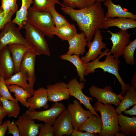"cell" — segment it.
I'll return each mask as SVG.
<instances>
[{"instance_id":"obj_1","label":"cell","mask_w":136,"mask_h":136,"mask_svg":"<svg viewBox=\"0 0 136 136\" xmlns=\"http://www.w3.org/2000/svg\"><path fill=\"white\" fill-rule=\"evenodd\" d=\"M65 14L77 23L85 35L87 42L91 41L96 31L100 29L105 19L101 2H96L88 7L78 9L64 6L61 8Z\"/></svg>"},{"instance_id":"obj_2","label":"cell","mask_w":136,"mask_h":136,"mask_svg":"<svg viewBox=\"0 0 136 136\" xmlns=\"http://www.w3.org/2000/svg\"><path fill=\"white\" fill-rule=\"evenodd\" d=\"M110 51L109 49H106L98 58L92 62L86 63L87 68L85 76L94 73L96 69H101L104 72H108L116 77L121 85V93L122 95H125L130 85L128 84H126L124 82L119 74V64L121 63L120 61L111 55Z\"/></svg>"},{"instance_id":"obj_3","label":"cell","mask_w":136,"mask_h":136,"mask_svg":"<svg viewBox=\"0 0 136 136\" xmlns=\"http://www.w3.org/2000/svg\"><path fill=\"white\" fill-rule=\"evenodd\" d=\"M96 112L100 113L102 127L99 136H121L118 123V114L112 104H103L97 101L94 105Z\"/></svg>"},{"instance_id":"obj_4","label":"cell","mask_w":136,"mask_h":136,"mask_svg":"<svg viewBox=\"0 0 136 136\" xmlns=\"http://www.w3.org/2000/svg\"><path fill=\"white\" fill-rule=\"evenodd\" d=\"M27 18L28 22L45 36L49 38L53 37L52 33L55 26L49 12L34 10L30 7L28 10Z\"/></svg>"},{"instance_id":"obj_5","label":"cell","mask_w":136,"mask_h":136,"mask_svg":"<svg viewBox=\"0 0 136 136\" xmlns=\"http://www.w3.org/2000/svg\"><path fill=\"white\" fill-rule=\"evenodd\" d=\"M23 28L25 30V38L33 47L38 55L50 56L51 53L45 35L27 22Z\"/></svg>"},{"instance_id":"obj_6","label":"cell","mask_w":136,"mask_h":136,"mask_svg":"<svg viewBox=\"0 0 136 136\" xmlns=\"http://www.w3.org/2000/svg\"><path fill=\"white\" fill-rule=\"evenodd\" d=\"M11 20L1 29L0 33V50L8 45L18 44L24 45L33 49L32 45L21 34L20 29Z\"/></svg>"},{"instance_id":"obj_7","label":"cell","mask_w":136,"mask_h":136,"mask_svg":"<svg viewBox=\"0 0 136 136\" xmlns=\"http://www.w3.org/2000/svg\"><path fill=\"white\" fill-rule=\"evenodd\" d=\"M65 109V106L62 103L54 102L49 109L41 111L28 110L25 113L32 120L43 121L45 123L53 125L57 118Z\"/></svg>"},{"instance_id":"obj_8","label":"cell","mask_w":136,"mask_h":136,"mask_svg":"<svg viewBox=\"0 0 136 136\" xmlns=\"http://www.w3.org/2000/svg\"><path fill=\"white\" fill-rule=\"evenodd\" d=\"M89 91L90 95L95 97L98 102L104 104H113L117 107L123 97L121 93L119 94L115 93L113 91L112 87L109 85L102 88L93 85L89 88Z\"/></svg>"},{"instance_id":"obj_9","label":"cell","mask_w":136,"mask_h":136,"mask_svg":"<svg viewBox=\"0 0 136 136\" xmlns=\"http://www.w3.org/2000/svg\"><path fill=\"white\" fill-rule=\"evenodd\" d=\"M38 54L35 50L30 49L24 54L21 61L20 69L26 74L29 86L28 92L32 96L35 90L33 86L36 81L35 65L36 57Z\"/></svg>"},{"instance_id":"obj_10","label":"cell","mask_w":136,"mask_h":136,"mask_svg":"<svg viewBox=\"0 0 136 136\" xmlns=\"http://www.w3.org/2000/svg\"><path fill=\"white\" fill-rule=\"evenodd\" d=\"M67 84L70 96H73L79 100L80 103L83 104L86 108L91 112L93 114L100 117L90 103V101L93 100V97L86 96L82 91V89L85 87L84 82L81 81L79 82L77 78L75 77L70 80Z\"/></svg>"},{"instance_id":"obj_11","label":"cell","mask_w":136,"mask_h":136,"mask_svg":"<svg viewBox=\"0 0 136 136\" xmlns=\"http://www.w3.org/2000/svg\"><path fill=\"white\" fill-rule=\"evenodd\" d=\"M107 32L111 35L110 39L113 44L110 52L115 58L118 59L122 55L125 46L130 42L131 34L128 33L127 30L120 29L115 33L108 29Z\"/></svg>"},{"instance_id":"obj_12","label":"cell","mask_w":136,"mask_h":136,"mask_svg":"<svg viewBox=\"0 0 136 136\" xmlns=\"http://www.w3.org/2000/svg\"><path fill=\"white\" fill-rule=\"evenodd\" d=\"M94 37L92 41L87 42V47L88 50L85 56L82 57L81 59L85 63L93 61L101 54V50L106 48V44L102 41L103 37L100 29H98L95 32Z\"/></svg>"},{"instance_id":"obj_13","label":"cell","mask_w":136,"mask_h":136,"mask_svg":"<svg viewBox=\"0 0 136 136\" xmlns=\"http://www.w3.org/2000/svg\"><path fill=\"white\" fill-rule=\"evenodd\" d=\"M67 109L71 116L74 129L78 130L80 127L92 114L89 110H85L76 99L73 100V103H69Z\"/></svg>"},{"instance_id":"obj_14","label":"cell","mask_w":136,"mask_h":136,"mask_svg":"<svg viewBox=\"0 0 136 136\" xmlns=\"http://www.w3.org/2000/svg\"><path fill=\"white\" fill-rule=\"evenodd\" d=\"M53 125L54 136L71 135L74 128L71 116L67 109H65L61 113Z\"/></svg>"},{"instance_id":"obj_15","label":"cell","mask_w":136,"mask_h":136,"mask_svg":"<svg viewBox=\"0 0 136 136\" xmlns=\"http://www.w3.org/2000/svg\"><path fill=\"white\" fill-rule=\"evenodd\" d=\"M15 123L19 129L20 136L37 135L41 124L35 123L34 120L25 113L19 116Z\"/></svg>"},{"instance_id":"obj_16","label":"cell","mask_w":136,"mask_h":136,"mask_svg":"<svg viewBox=\"0 0 136 136\" xmlns=\"http://www.w3.org/2000/svg\"><path fill=\"white\" fill-rule=\"evenodd\" d=\"M48 101L59 102L68 99L69 94L67 84L63 82H58L47 86Z\"/></svg>"},{"instance_id":"obj_17","label":"cell","mask_w":136,"mask_h":136,"mask_svg":"<svg viewBox=\"0 0 136 136\" xmlns=\"http://www.w3.org/2000/svg\"><path fill=\"white\" fill-rule=\"evenodd\" d=\"M14 70V63L7 46L0 50V75L7 80L13 75Z\"/></svg>"},{"instance_id":"obj_18","label":"cell","mask_w":136,"mask_h":136,"mask_svg":"<svg viewBox=\"0 0 136 136\" xmlns=\"http://www.w3.org/2000/svg\"><path fill=\"white\" fill-rule=\"evenodd\" d=\"M33 96L28 98L27 101L29 105L28 110L33 111L43 108L47 109L49 107L48 100L46 89L39 87L35 90Z\"/></svg>"},{"instance_id":"obj_19","label":"cell","mask_w":136,"mask_h":136,"mask_svg":"<svg viewBox=\"0 0 136 136\" xmlns=\"http://www.w3.org/2000/svg\"><path fill=\"white\" fill-rule=\"evenodd\" d=\"M69 46L66 54L82 55L86 53L85 48L87 46V41L84 33L82 31L77 33L71 38L67 40Z\"/></svg>"},{"instance_id":"obj_20","label":"cell","mask_w":136,"mask_h":136,"mask_svg":"<svg viewBox=\"0 0 136 136\" xmlns=\"http://www.w3.org/2000/svg\"><path fill=\"white\" fill-rule=\"evenodd\" d=\"M112 26L117 27L123 30L135 28L136 27V21L133 19L124 17L106 18L100 29H107Z\"/></svg>"},{"instance_id":"obj_21","label":"cell","mask_w":136,"mask_h":136,"mask_svg":"<svg viewBox=\"0 0 136 136\" xmlns=\"http://www.w3.org/2000/svg\"><path fill=\"white\" fill-rule=\"evenodd\" d=\"M104 4L107 8V11L105 15L106 18L124 17L136 19L135 15L122 8L120 5L114 4L112 0H106Z\"/></svg>"},{"instance_id":"obj_22","label":"cell","mask_w":136,"mask_h":136,"mask_svg":"<svg viewBox=\"0 0 136 136\" xmlns=\"http://www.w3.org/2000/svg\"><path fill=\"white\" fill-rule=\"evenodd\" d=\"M120 132L121 136H134L136 134V117H129L122 113L118 115Z\"/></svg>"},{"instance_id":"obj_23","label":"cell","mask_w":136,"mask_h":136,"mask_svg":"<svg viewBox=\"0 0 136 136\" xmlns=\"http://www.w3.org/2000/svg\"><path fill=\"white\" fill-rule=\"evenodd\" d=\"M7 46L14 63V73H15L20 71L21 62L25 53L29 49L32 48L25 45L18 44H10Z\"/></svg>"},{"instance_id":"obj_24","label":"cell","mask_w":136,"mask_h":136,"mask_svg":"<svg viewBox=\"0 0 136 136\" xmlns=\"http://www.w3.org/2000/svg\"><path fill=\"white\" fill-rule=\"evenodd\" d=\"M102 127L101 118L92 114L82 125L78 130L99 134L101 132Z\"/></svg>"},{"instance_id":"obj_25","label":"cell","mask_w":136,"mask_h":136,"mask_svg":"<svg viewBox=\"0 0 136 136\" xmlns=\"http://www.w3.org/2000/svg\"><path fill=\"white\" fill-rule=\"evenodd\" d=\"M126 93L124 96H123L119 105L115 109L118 114L136 104V88L130 86Z\"/></svg>"},{"instance_id":"obj_26","label":"cell","mask_w":136,"mask_h":136,"mask_svg":"<svg viewBox=\"0 0 136 136\" xmlns=\"http://www.w3.org/2000/svg\"><path fill=\"white\" fill-rule=\"evenodd\" d=\"M60 57L63 60L70 62L75 66L80 82L86 81L84 75L87 68L86 64L82 61L79 55H70L65 54L60 55Z\"/></svg>"},{"instance_id":"obj_27","label":"cell","mask_w":136,"mask_h":136,"mask_svg":"<svg viewBox=\"0 0 136 136\" xmlns=\"http://www.w3.org/2000/svg\"><path fill=\"white\" fill-rule=\"evenodd\" d=\"M22 4L20 9L16 12L15 18L12 20L21 29L27 22V16L28 9L33 2V0H21Z\"/></svg>"},{"instance_id":"obj_28","label":"cell","mask_w":136,"mask_h":136,"mask_svg":"<svg viewBox=\"0 0 136 136\" xmlns=\"http://www.w3.org/2000/svg\"><path fill=\"white\" fill-rule=\"evenodd\" d=\"M75 25L69 24L54 28L53 35H56L63 41L68 40L77 33Z\"/></svg>"},{"instance_id":"obj_29","label":"cell","mask_w":136,"mask_h":136,"mask_svg":"<svg viewBox=\"0 0 136 136\" xmlns=\"http://www.w3.org/2000/svg\"><path fill=\"white\" fill-rule=\"evenodd\" d=\"M7 86L10 92L14 93V95L18 101H19L24 106L29 108L27 99L31 96L27 90L22 87L15 84H12L7 85Z\"/></svg>"},{"instance_id":"obj_30","label":"cell","mask_w":136,"mask_h":136,"mask_svg":"<svg viewBox=\"0 0 136 136\" xmlns=\"http://www.w3.org/2000/svg\"><path fill=\"white\" fill-rule=\"evenodd\" d=\"M27 81V78L26 74L21 69L19 71L15 73L9 78L7 80L5 79V83L6 85L12 84L16 85L22 87L28 92L29 86Z\"/></svg>"},{"instance_id":"obj_31","label":"cell","mask_w":136,"mask_h":136,"mask_svg":"<svg viewBox=\"0 0 136 136\" xmlns=\"http://www.w3.org/2000/svg\"><path fill=\"white\" fill-rule=\"evenodd\" d=\"M3 106L9 117L16 118L20 113V108L17 102H15L1 96Z\"/></svg>"},{"instance_id":"obj_32","label":"cell","mask_w":136,"mask_h":136,"mask_svg":"<svg viewBox=\"0 0 136 136\" xmlns=\"http://www.w3.org/2000/svg\"><path fill=\"white\" fill-rule=\"evenodd\" d=\"M33 5L31 7L33 10L44 11L49 12L50 8L55 6L56 4H58L61 7L64 6L59 2V0H33Z\"/></svg>"},{"instance_id":"obj_33","label":"cell","mask_w":136,"mask_h":136,"mask_svg":"<svg viewBox=\"0 0 136 136\" xmlns=\"http://www.w3.org/2000/svg\"><path fill=\"white\" fill-rule=\"evenodd\" d=\"M62 5L72 8L81 9L89 6L96 2H104L106 0H62Z\"/></svg>"},{"instance_id":"obj_34","label":"cell","mask_w":136,"mask_h":136,"mask_svg":"<svg viewBox=\"0 0 136 136\" xmlns=\"http://www.w3.org/2000/svg\"><path fill=\"white\" fill-rule=\"evenodd\" d=\"M136 48V39L130 42L125 48L123 54V57L126 62L129 64L134 65V54Z\"/></svg>"},{"instance_id":"obj_35","label":"cell","mask_w":136,"mask_h":136,"mask_svg":"<svg viewBox=\"0 0 136 136\" xmlns=\"http://www.w3.org/2000/svg\"><path fill=\"white\" fill-rule=\"evenodd\" d=\"M49 12L51 15L53 21L56 27L70 24L64 17L57 12L55 9V6H52L50 8Z\"/></svg>"},{"instance_id":"obj_36","label":"cell","mask_w":136,"mask_h":136,"mask_svg":"<svg viewBox=\"0 0 136 136\" xmlns=\"http://www.w3.org/2000/svg\"><path fill=\"white\" fill-rule=\"evenodd\" d=\"M1 3V7L6 14H8L11 12L15 13L18 10L16 0H2Z\"/></svg>"},{"instance_id":"obj_37","label":"cell","mask_w":136,"mask_h":136,"mask_svg":"<svg viewBox=\"0 0 136 136\" xmlns=\"http://www.w3.org/2000/svg\"><path fill=\"white\" fill-rule=\"evenodd\" d=\"M0 96H1L15 102L18 101L12 96L6 85L4 77L0 75Z\"/></svg>"},{"instance_id":"obj_38","label":"cell","mask_w":136,"mask_h":136,"mask_svg":"<svg viewBox=\"0 0 136 136\" xmlns=\"http://www.w3.org/2000/svg\"><path fill=\"white\" fill-rule=\"evenodd\" d=\"M38 135L39 136H54L53 126L48 124H41Z\"/></svg>"},{"instance_id":"obj_39","label":"cell","mask_w":136,"mask_h":136,"mask_svg":"<svg viewBox=\"0 0 136 136\" xmlns=\"http://www.w3.org/2000/svg\"><path fill=\"white\" fill-rule=\"evenodd\" d=\"M14 14L11 12L8 14H6L0 6V30L7 22L11 20L12 17Z\"/></svg>"},{"instance_id":"obj_40","label":"cell","mask_w":136,"mask_h":136,"mask_svg":"<svg viewBox=\"0 0 136 136\" xmlns=\"http://www.w3.org/2000/svg\"><path fill=\"white\" fill-rule=\"evenodd\" d=\"M8 129V131L7 134H11L14 136H20L19 129L14 121L9 124Z\"/></svg>"},{"instance_id":"obj_41","label":"cell","mask_w":136,"mask_h":136,"mask_svg":"<svg viewBox=\"0 0 136 136\" xmlns=\"http://www.w3.org/2000/svg\"><path fill=\"white\" fill-rule=\"evenodd\" d=\"M72 136H98L97 133H92L86 131L83 132L74 129L71 135Z\"/></svg>"},{"instance_id":"obj_42","label":"cell","mask_w":136,"mask_h":136,"mask_svg":"<svg viewBox=\"0 0 136 136\" xmlns=\"http://www.w3.org/2000/svg\"><path fill=\"white\" fill-rule=\"evenodd\" d=\"M11 122L9 120L5 121L2 124H0V136L5 135L6 132L8 129V125Z\"/></svg>"},{"instance_id":"obj_43","label":"cell","mask_w":136,"mask_h":136,"mask_svg":"<svg viewBox=\"0 0 136 136\" xmlns=\"http://www.w3.org/2000/svg\"><path fill=\"white\" fill-rule=\"evenodd\" d=\"M7 115V113L2 105H0V124L2 123L3 119Z\"/></svg>"},{"instance_id":"obj_44","label":"cell","mask_w":136,"mask_h":136,"mask_svg":"<svg viewBox=\"0 0 136 136\" xmlns=\"http://www.w3.org/2000/svg\"><path fill=\"white\" fill-rule=\"evenodd\" d=\"M126 114H129L130 115H136V104L134 105L133 107L129 110H126L124 111Z\"/></svg>"},{"instance_id":"obj_45","label":"cell","mask_w":136,"mask_h":136,"mask_svg":"<svg viewBox=\"0 0 136 136\" xmlns=\"http://www.w3.org/2000/svg\"><path fill=\"white\" fill-rule=\"evenodd\" d=\"M136 73L134 74L133 77L131 80V84L132 86L136 88Z\"/></svg>"},{"instance_id":"obj_46","label":"cell","mask_w":136,"mask_h":136,"mask_svg":"<svg viewBox=\"0 0 136 136\" xmlns=\"http://www.w3.org/2000/svg\"><path fill=\"white\" fill-rule=\"evenodd\" d=\"M0 105H2V103H1V96H0Z\"/></svg>"}]
</instances>
